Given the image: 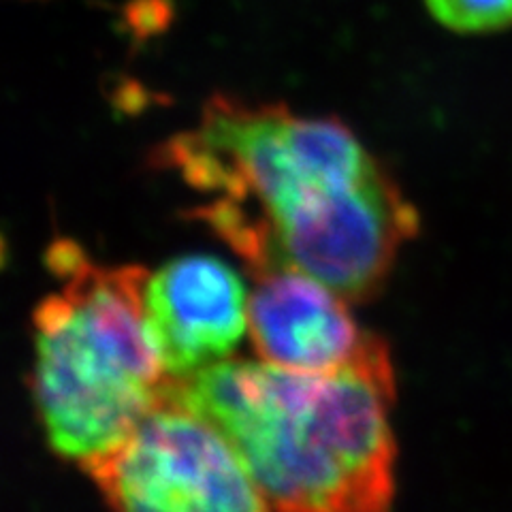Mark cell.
Listing matches in <instances>:
<instances>
[{
	"instance_id": "cell-1",
	"label": "cell",
	"mask_w": 512,
	"mask_h": 512,
	"mask_svg": "<svg viewBox=\"0 0 512 512\" xmlns=\"http://www.w3.org/2000/svg\"><path fill=\"white\" fill-rule=\"evenodd\" d=\"M207 201L197 210L250 274L303 271L350 303L374 299L419 214L350 128L218 92L156 152Z\"/></svg>"
},
{
	"instance_id": "cell-2",
	"label": "cell",
	"mask_w": 512,
	"mask_h": 512,
	"mask_svg": "<svg viewBox=\"0 0 512 512\" xmlns=\"http://www.w3.org/2000/svg\"><path fill=\"white\" fill-rule=\"evenodd\" d=\"M169 393L231 442L274 512H391L395 372L378 335L335 372L231 357Z\"/></svg>"
},
{
	"instance_id": "cell-3",
	"label": "cell",
	"mask_w": 512,
	"mask_h": 512,
	"mask_svg": "<svg viewBox=\"0 0 512 512\" xmlns=\"http://www.w3.org/2000/svg\"><path fill=\"white\" fill-rule=\"evenodd\" d=\"M47 263L60 288L32 316V397L52 451L82 466L165 402L173 380L148 320L146 269L99 265L71 239Z\"/></svg>"
},
{
	"instance_id": "cell-4",
	"label": "cell",
	"mask_w": 512,
	"mask_h": 512,
	"mask_svg": "<svg viewBox=\"0 0 512 512\" xmlns=\"http://www.w3.org/2000/svg\"><path fill=\"white\" fill-rule=\"evenodd\" d=\"M82 468L109 512H271L231 442L171 393Z\"/></svg>"
},
{
	"instance_id": "cell-5",
	"label": "cell",
	"mask_w": 512,
	"mask_h": 512,
	"mask_svg": "<svg viewBox=\"0 0 512 512\" xmlns=\"http://www.w3.org/2000/svg\"><path fill=\"white\" fill-rule=\"evenodd\" d=\"M248 297L216 256H178L148 274V320L173 382L233 357L248 333Z\"/></svg>"
},
{
	"instance_id": "cell-6",
	"label": "cell",
	"mask_w": 512,
	"mask_h": 512,
	"mask_svg": "<svg viewBox=\"0 0 512 512\" xmlns=\"http://www.w3.org/2000/svg\"><path fill=\"white\" fill-rule=\"evenodd\" d=\"M248 335L261 361L299 374H327L357 361L376 340L346 299L297 269L254 274Z\"/></svg>"
},
{
	"instance_id": "cell-7",
	"label": "cell",
	"mask_w": 512,
	"mask_h": 512,
	"mask_svg": "<svg viewBox=\"0 0 512 512\" xmlns=\"http://www.w3.org/2000/svg\"><path fill=\"white\" fill-rule=\"evenodd\" d=\"M431 18L457 35H493L512 28V0H423Z\"/></svg>"
}]
</instances>
